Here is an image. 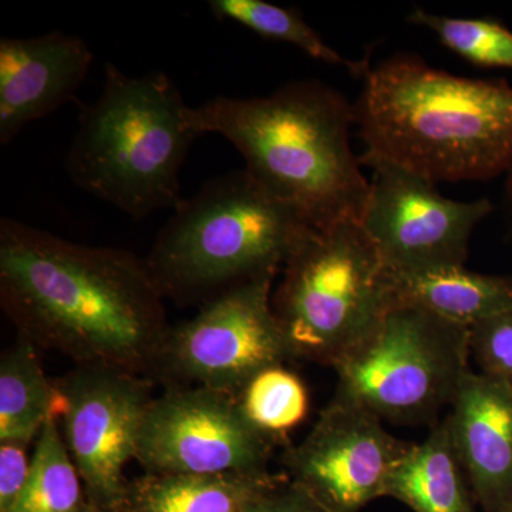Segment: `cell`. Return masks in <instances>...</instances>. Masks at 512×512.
<instances>
[{
  "instance_id": "6da1fadb",
  "label": "cell",
  "mask_w": 512,
  "mask_h": 512,
  "mask_svg": "<svg viewBox=\"0 0 512 512\" xmlns=\"http://www.w3.org/2000/svg\"><path fill=\"white\" fill-rule=\"evenodd\" d=\"M163 301L146 259L0 221V302L36 346L140 375L170 332Z\"/></svg>"
},
{
  "instance_id": "7a4b0ae2",
  "label": "cell",
  "mask_w": 512,
  "mask_h": 512,
  "mask_svg": "<svg viewBox=\"0 0 512 512\" xmlns=\"http://www.w3.org/2000/svg\"><path fill=\"white\" fill-rule=\"evenodd\" d=\"M195 136L218 134L244 158L252 180L312 228L360 221L370 181L350 144L355 104L318 80L268 96L215 97L188 107Z\"/></svg>"
},
{
  "instance_id": "3957f363",
  "label": "cell",
  "mask_w": 512,
  "mask_h": 512,
  "mask_svg": "<svg viewBox=\"0 0 512 512\" xmlns=\"http://www.w3.org/2000/svg\"><path fill=\"white\" fill-rule=\"evenodd\" d=\"M360 160H382L430 183L487 181L512 170V87L396 55L370 67L355 101Z\"/></svg>"
},
{
  "instance_id": "277c9868",
  "label": "cell",
  "mask_w": 512,
  "mask_h": 512,
  "mask_svg": "<svg viewBox=\"0 0 512 512\" xmlns=\"http://www.w3.org/2000/svg\"><path fill=\"white\" fill-rule=\"evenodd\" d=\"M187 104L167 73L104 66L99 99L80 111L66 157L70 180L134 220L174 210L192 141Z\"/></svg>"
},
{
  "instance_id": "5b68a950",
  "label": "cell",
  "mask_w": 512,
  "mask_h": 512,
  "mask_svg": "<svg viewBox=\"0 0 512 512\" xmlns=\"http://www.w3.org/2000/svg\"><path fill=\"white\" fill-rule=\"evenodd\" d=\"M311 228L247 171H232L174 208L146 262L164 298L204 306L276 276Z\"/></svg>"
},
{
  "instance_id": "8992f818",
  "label": "cell",
  "mask_w": 512,
  "mask_h": 512,
  "mask_svg": "<svg viewBox=\"0 0 512 512\" xmlns=\"http://www.w3.org/2000/svg\"><path fill=\"white\" fill-rule=\"evenodd\" d=\"M393 303L392 271L359 221L309 229L272 293L291 359L332 367L372 333Z\"/></svg>"
},
{
  "instance_id": "52a82bcc",
  "label": "cell",
  "mask_w": 512,
  "mask_h": 512,
  "mask_svg": "<svg viewBox=\"0 0 512 512\" xmlns=\"http://www.w3.org/2000/svg\"><path fill=\"white\" fill-rule=\"evenodd\" d=\"M470 329L394 301L379 325L336 363L335 396L380 420L429 423L471 372Z\"/></svg>"
},
{
  "instance_id": "ba28073f",
  "label": "cell",
  "mask_w": 512,
  "mask_h": 512,
  "mask_svg": "<svg viewBox=\"0 0 512 512\" xmlns=\"http://www.w3.org/2000/svg\"><path fill=\"white\" fill-rule=\"evenodd\" d=\"M274 279L264 276L231 289L170 328L154 370L235 394L265 367L292 360L272 308Z\"/></svg>"
},
{
  "instance_id": "9c48e42d",
  "label": "cell",
  "mask_w": 512,
  "mask_h": 512,
  "mask_svg": "<svg viewBox=\"0 0 512 512\" xmlns=\"http://www.w3.org/2000/svg\"><path fill=\"white\" fill-rule=\"evenodd\" d=\"M63 397L62 434L94 510L126 507L124 468L136 460L138 440L153 403L150 386L136 373L79 366L56 383Z\"/></svg>"
},
{
  "instance_id": "30bf717a",
  "label": "cell",
  "mask_w": 512,
  "mask_h": 512,
  "mask_svg": "<svg viewBox=\"0 0 512 512\" xmlns=\"http://www.w3.org/2000/svg\"><path fill=\"white\" fill-rule=\"evenodd\" d=\"M360 163L375 174L359 222L390 271L464 265L474 229L493 211L490 200H451L397 165Z\"/></svg>"
},
{
  "instance_id": "8fae6325",
  "label": "cell",
  "mask_w": 512,
  "mask_h": 512,
  "mask_svg": "<svg viewBox=\"0 0 512 512\" xmlns=\"http://www.w3.org/2000/svg\"><path fill=\"white\" fill-rule=\"evenodd\" d=\"M274 448L234 394L175 387L151 403L136 460L151 474L262 473Z\"/></svg>"
},
{
  "instance_id": "7c38bea8",
  "label": "cell",
  "mask_w": 512,
  "mask_h": 512,
  "mask_svg": "<svg viewBox=\"0 0 512 512\" xmlns=\"http://www.w3.org/2000/svg\"><path fill=\"white\" fill-rule=\"evenodd\" d=\"M413 443L384 430L383 420L352 400L333 396L301 444L289 447V480L330 512H359L384 497L387 478Z\"/></svg>"
},
{
  "instance_id": "4fadbf2b",
  "label": "cell",
  "mask_w": 512,
  "mask_h": 512,
  "mask_svg": "<svg viewBox=\"0 0 512 512\" xmlns=\"http://www.w3.org/2000/svg\"><path fill=\"white\" fill-rule=\"evenodd\" d=\"M93 52L82 37L50 32L0 39V144L73 99L82 87Z\"/></svg>"
},
{
  "instance_id": "5bb4252c",
  "label": "cell",
  "mask_w": 512,
  "mask_h": 512,
  "mask_svg": "<svg viewBox=\"0 0 512 512\" xmlns=\"http://www.w3.org/2000/svg\"><path fill=\"white\" fill-rule=\"evenodd\" d=\"M444 421L481 510L512 512L511 387L468 373Z\"/></svg>"
},
{
  "instance_id": "9a60e30c",
  "label": "cell",
  "mask_w": 512,
  "mask_h": 512,
  "mask_svg": "<svg viewBox=\"0 0 512 512\" xmlns=\"http://www.w3.org/2000/svg\"><path fill=\"white\" fill-rule=\"evenodd\" d=\"M289 478L262 473L151 474L128 484L126 512H249Z\"/></svg>"
},
{
  "instance_id": "2e32d148",
  "label": "cell",
  "mask_w": 512,
  "mask_h": 512,
  "mask_svg": "<svg viewBox=\"0 0 512 512\" xmlns=\"http://www.w3.org/2000/svg\"><path fill=\"white\" fill-rule=\"evenodd\" d=\"M392 284L394 301L468 329L512 309V276L478 274L464 265L392 271Z\"/></svg>"
},
{
  "instance_id": "e0dca14e",
  "label": "cell",
  "mask_w": 512,
  "mask_h": 512,
  "mask_svg": "<svg viewBox=\"0 0 512 512\" xmlns=\"http://www.w3.org/2000/svg\"><path fill=\"white\" fill-rule=\"evenodd\" d=\"M384 497L414 512H474V494L451 441L446 421L434 424L423 443L412 444L394 466Z\"/></svg>"
},
{
  "instance_id": "ac0fdd59",
  "label": "cell",
  "mask_w": 512,
  "mask_h": 512,
  "mask_svg": "<svg viewBox=\"0 0 512 512\" xmlns=\"http://www.w3.org/2000/svg\"><path fill=\"white\" fill-rule=\"evenodd\" d=\"M35 346L19 335L0 359V441L30 444L47 421L62 416V393L47 379Z\"/></svg>"
},
{
  "instance_id": "d6986e66",
  "label": "cell",
  "mask_w": 512,
  "mask_h": 512,
  "mask_svg": "<svg viewBox=\"0 0 512 512\" xmlns=\"http://www.w3.org/2000/svg\"><path fill=\"white\" fill-rule=\"evenodd\" d=\"M8 512H93L57 417L37 436L28 483Z\"/></svg>"
},
{
  "instance_id": "ffe728a7",
  "label": "cell",
  "mask_w": 512,
  "mask_h": 512,
  "mask_svg": "<svg viewBox=\"0 0 512 512\" xmlns=\"http://www.w3.org/2000/svg\"><path fill=\"white\" fill-rule=\"evenodd\" d=\"M208 8L215 19L238 23L264 39L298 47L319 62L346 67L353 76L363 79L370 69L367 60L355 62L340 55L296 9L282 8L262 0H211Z\"/></svg>"
},
{
  "instance_id": "44dd1931",
  "label": "cell",
  "mask_w": 512,
  "mask_h": 512,
  "mask_svg": "<svg viewBox=\"0 0 512 512\" xmlns=\"http://www.w3.org/2000/svg\"><path fill=\"white\" fill-rule=\"evenodd\" d=\"M245 419L274 446L285 443L309 413V393L285 363L265 367L234 394Z\"/></svg>"
},
{
  "instance_id": "7402d4cb",
  "label": "cell",
  "mask_w": 512,
  "mask_h": 512,
  "mask_svg": "<svg viewBox=\"0 0 512 512\" xmlns=\"http://www.w3.org/2000/svg\"><path fill=\"white\" fill-rule=\"evenodd\" d=\"M406 20L431 30L441 45L473 66L512 69V32L498 20L450 18L417 8Z\"/></svg>"
},
{
  "instance_id": "603a6c76",
  "label": "cell",
  "mask_w": 512,
  "mask_h": 512,
  "mask_svg": "<svg viewBox=\"0 0 512 512\" xmlns=\"http://www.w3.org/2000/svg\"><path fill=\"white\" fill-rule=\"evenodd\" d=\"M470 353L481 375L512 389V309L471 326Z\"/></svg>"
},
{
  "instance_id": "cb8c5ba5",
  "label": "cell",
  "mask_w": 512,
  "mask_h": 512,
  "mask_svg": "<svg viewBox=\"0 0 512 512\" xmlns=\"http://www.w3.org/2000/svg\"><path fill=\"white\" fill-rule=\"evenodd\" d=\"M29 443L0 441V512H8L28 483L32 456Z\"/></svg>"
},
{
  "instance_id": "d4e9b609",
  "label": "cell",
  "mask_w": 512,
  "mask_h": 512,
  "mask_svg": "<svg viewBox=\"0 0 512 512\" xmlns=\"http://www.w3.org/2000/svg\"><path fill=\"white\" fill-rule=\"evenodd\" d=\"M249 512H330L316 501L308 491L286 481L274 493L264 498L255 508Z\"/></svg>"
},
{
  "instance_id": "484cf974",
  "label": "cell",
  "mask_w": 512,
  "mask_h": 512,
  "mask_svg": "<svg viewBox=\"0 0 512 512\" xmlns=\"http://www.w3.org/2000/svg\"><path fill=\"white\" fill-rule=\"evenodd\" d=\"M505 191H507L508 200L512 207V170L507 174V181H505Z\"/></svg>"
},
{
  "instance_id": "4316f807",
  "label": "cell",
  "mask_w": 512,
  "mask_h": 512,
  "mask_svg": "<svg viewBox=\"0 0 512 512\" xmlns=\"http://www.w3.org/2000/svg\"><path fill=\"white\" fill-rule=\"evenodd\" d=\"M93 512H103V511L94 510V508H93ZM119 512H126V511L123 510V511H119Z\"/></svg>"
}]
</instances>
